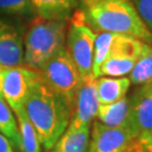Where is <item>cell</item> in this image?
<instances>
[{
    "instance_id": "cell-1",
    "label": "cell",
    "mask_w": 152,
    "mask_h": 152,
    "mask_svg": "<svg viewBox=\"0 0 152 152\" xmlns=\"http://www.w3.org/2000/svg\"><path fill=\"white\" fill-rule=\"evenodd\" d=\"M24 110L45 150H52L69 126L71 109L65 100L39 78L24 103Z\"/></svg>"
},
{
    "instance_id": "cell-2",
    "label": "cell",
    "mask_w": 152,
    "mask_h": 152,
    "mask_svg": "<svg viewBox=\"0 0 152 152\" xmlns=\"http://www.w3.org/2000/svg\"><path fill=\"white\" fill-rule=\"evenodd\" d=\"M83 11L95 33L124 35L152 44L151 32L141 19L132 0H106Z\"/></svg>"
},
{
    "instance_id": "cell-3",
    "label": "cell",
    "mask_w": 152,
    "mask_h": 152,
    "mask_svg": "<svg viewBox=\"0 0 152 152\" xmlns=\"http://www.w3.org/2000/svg\"><path fill=\"white\" fill-rule=\"evenodd\" d=\"M68 23L36 17L24 37V64L39 71L65 48Z\"/></svg>"
},
{
    "instance_id": "cell-4",
    "label": "cell",
    "mask_w": 152,
    "mask_h": 152,
    "mask_svg": "<svg viewBox=\"0 0 152 152\" xmlns=\"http://www.w3.org/2000/svg\"><path fill=\"white\" fill-rule=\"evenodd\" d=\"M96 33L82 9H76L69 19L65 50L80 72L82 79L94 77V45Z\"/></svg>"
},
{
    "instance_id": "cell-5",
    "label": "cell",
    "mask_w": 152,
    "mask_h": 152,
    "mask_svg": "<svg viewBox=\"0 0 152 152\" xmlns=\"http://www.w3.org/2000/svg\"><path fill=\"white\" fill-rule=\"evenodd\" d=\"M38 72L42 80L64 99L72 112L82 78L65 48L53 56Z\"/></svg>"
},
{
    "instance_id": "cell-6",
    "label": "cell",
    "mask_w": 152,
    "mask_h": 152,
    "mask_svg": "<svg viewBox=\"0 0 152 152\" xmlns=\"http://www.w3.org/2000/svg\"><path fill=\"white\" fill-rule=\"evenodd\" d=\"M39 78L38 71L25 64L16 66L0 65V92L12 112L24 107L28 94Z\"/></svg>"
},
{
    "instance_id": "cell-7",
    "label": "cell",
    "mask_w": 152,
    "mask_h": 152,
    "mask_svg": "<svg viewBox=\"0 0 152 152\" xmlns=\"http://www.w3.org/2000/svg\"><path fill=\"white\" fill-rule=\"evenodd\" d=\"M144 42L140 39L115 35L107 59L104 61L98 71V77H126L141 54Z\"/></svg>"
},
{
    "instance_id": "cell-8",
    "label": "cell",
    "mask_w": 152,
    "mask_h": 152,
    "mask_svg": "<svg viewBox=\"0 0 152 152\" xmlns=\"http://www.w3.org/2000/svg\"><path fill=\"white\" fill-rule=\"evenodd\" d=\"M136 135L129 126L109 127L94 121L87 152H132Z\"/></svg>"
},
{
    "instance_id": "cell-9",
    "label": "cell",
    "mask_w": 152,
    "mask_h": 152,
    "mask_svg": "<svg viewBox=\"0 0 152 152\" xmlns=\"http://www.w3.org/2000/svg\"><path fill=\"white\" fill-rule=\"evenodd\" d=\"M98 106L96 78L89 77L82 79L81 86L77 92L66 131H76L86 126H91L94 118L97 115Z\"/></svg>"
},
{
    "instance_id": "cell-10",
    "label": "cell",
    "mask_w": 152,
    "mask_h": 152,
    "mask_svg": "<svg viewBox=\"0 0 152 152\" xmlns=\"http://www.w3.org/2000/svg\"><path fill=\"white\" fill-rule=\"evenodd\" d=\"M129 99V127L137 137L152 130V83L137 87Z\"/></svg>"
},
{
    "instance_id": "cell-11",
    "label": "cell",
    "mask_w": 152,
    "mask_h": 152,
    "mask_svg": "<svg viewBox=\"0 0 152 152\" xmlns=\"http://www.w3.org/2000/svg\"><path fill=\"white\" fill-rule=\"evenodd\" d=\"M24 64V38L16 26L0 18V65Z\"/></svg>"
},
{
    "instance_id": "cell-12",
    "label": "cell",
    "mask_w": 152,
    "mask_h": 152,
    "mask_svg": "<svg viewBox=\"0 0 152 152\" xmlns=\"http://www.w3.org/2000/svg\"><path fill=\"white\" fill-rule=\"evenodd\" d=\"M79 0H31L37 17L48 20L69 22Z\"/></svg>"
},
{
    "instance_id": "cell-13",
    "label": "cell",
    "mask_w": 152,
    "mask_h": 152,
    "mask_svg": "<svg viewBox=\"0 0 152 152\" xmlns=\"http://www.w3.org/2000/svg\"><path fill=\"white\" fill-rule=\"evenodd\" d=\"M129 77H99L96 78V89L99 105H108L126 97L131 87Z\"/></svg>"
},
{
    "instance_id": "cell-14",
    "label": "cell",
    "mask_w": 152,
    "mask_h": 152,
    "mask_svg": "<svg viewBox=\"0 0 152 152\" xmlns=\"http://www.w3.org/2000/svg\"><path fill=\"white\" fill-rule=\"evenodd\" d=\"M130 99L125 97L120 102L108 105H99L96 118L102 124L109 127H124L129 126Z\"/></svg>"
},
{
    "instance_id": "cell-15",
    "label": "cell",
    "mask_w": 152,
    "mask_h": 152,
    "mask_svg": "<svg viewBox=\"0 0 152 152\" xmlns=\"http://www.w3.org/2000/svg\"><path fill=\"white\" fill-rule=\"evenodd\" d=\"M16 116L17 123H18V130L20 134V141H22V152H41L42 151V144L39 141V137L35 127L33 126L31 121L28 120L27 115L24 110V107L17 109L14 112Z\"/></svg>"
},
{
    "instance_id": "cell-16",
    "label": "cell",
    "mask_w": 152,
    "mask_h": 152,
    "mask_svg": "<svg viewBox=\"0 0 152 152\" xmlns=\"http://www.w3.org/2000/svg\"><path fill=\"white\" fill-rule=\"evenodd\" d=\"M129 79L134 86L152 83V44L145 43L141 54L129 75Z\"/></svg>"
},
{
    "instance_id": "cell-17",
    "label": "cell",
    "mask_w": 152,
    "mask_h": 152,
    "mask_svg": "<svg viewBox=\"0 0 152 152\" xmlns=\"http://www.w3.org/2000/svg\"><path fill=\"white\" fill-rule=\"evenodd\" d=\"M91 126H86L80 130L65 131L55 144V149L60 152H87Z\"/></svg>"
},
{
    "instance_id": "cell-18",
    "label": "cell",
    "mask_w": 152,
    "mask_h": 152,
    "mask_svg": "<svg viewBox=\"0 0 152 152\" xmlns=\"http://www.w3.org/2000/svg\"><path fill=\"white\" fill-rule=\"evenodd\" d=\"M0 133L20 150L22 141L16 116L0 92Z\"/></svg>"
},
{
    "instance_id": "cell-19",
    "label": "cell",
    "mask_w": 152,
    "mask_h": 152,
    "mask_svg": "<svg viewBox=\"0 0 152 152\" xmlns=\"http://www.w3.org/2000/svg\"><path fill=\"white\" fill-rule=\"evenodd\" d=\"M116 34L106 32H97L96 33V39L94 45V77L97 78L98 71L104 61L107 59L108 53L110 51V46L114 42Z\"/></svg>"
},
{
    "instance_id": "cell-20",
    "label": "cell",
    "mask_w": 152,
    "mask_h": 152,
    "mask_svg": "<svg viewBox=\"0 0 152 152\" xmlns=\"http://www.w3.org/2000/svg\"><path fill=\"white\" fill-rule=\"evenodd\" d=\"M0 14L10 16H32L35 11L31 0H0Z\"/></svg>"
},
{
    "instance_id": "cell-21",
    "label": "cell",
    "mask_w": 152,
    "mask_h": 152,
    "mask_svg": "<svg viewBox=\"0 0 152 152\" xmlns=\"http://www.w3.org/2000/svg\"><path fill=\"white\" fill-rule=\"evenodd\" d=\"M136 10L152 34V0H132Z\"/></svg>"
},
{
    "instance_id": "cell-22",
    "label": "cell",
    "mask_w": 152,
    "mask_h": 152,
    "mask_svg": "<svg viewBox=\"0 0 152 152\" xmlns=\"http://www.w3.org/2000/svg\"><path fill=\"white\" fill-rule=\"evenodd\" d=\"M132 152H152V130L136 137L132 147Z\"/></svg>"
},
{
    "instance_id": "cell-23",
    "label": "cell",
    "mask_w": 152,
    "mask_h": 152,
    "mask_svg": "<svg viewBox=\"0 0 152 152\" xmlns=\"http://www.w3.org/2000/svg\"><path fill=\"white\" fill-rule=\"evenodd\" d=\"M0 152H15L12 149V143L1 133H0Z\"/></svg>"
},
{
    "instance_id": "cell-24",
    "label": "cell",
    "mask_w": 152,
    "mask_h": 152,
    "mask_svg": "<svg viewBox=\"0 0 152 152\" xmlns=\"http://www.w3.org/2000/svg\"><path fill=\"white\" fill-rule=\"evenodd\" d=\"M106 0H79V2L81 4L83 10H86L88 8H90L92 6L97 5V4H100V2H104Z\"/></svg>"
},
{
    "instance_id": "cell-25",
    "label": "cell",
    "mask_w": 152,
    "mask_h": 152,
    "mask_svg": "<svg viewBox=\"0 0 152 152\" xmlns=\"http://www.w3.org/2000/svg\"><path fill=\"white\" fill-rule=\"evenodd\" d=\"M48 152H60V151H59V150H56L55 148H53L52 150H49V151H48Z\"/></svg>"
}]
</instances>
